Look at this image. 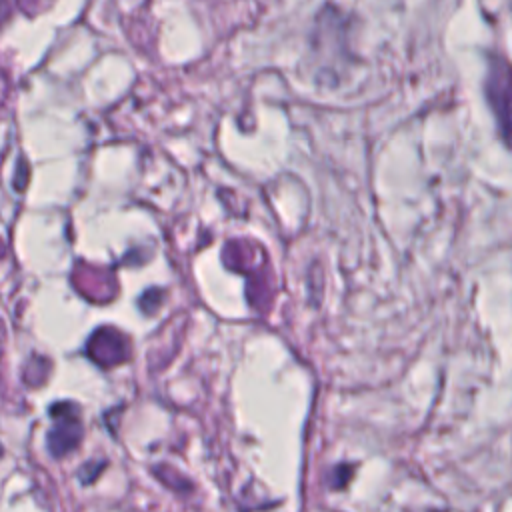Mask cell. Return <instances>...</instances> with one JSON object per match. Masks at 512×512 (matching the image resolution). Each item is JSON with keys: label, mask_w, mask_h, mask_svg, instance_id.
<instances>
[{"label": "cell", "mask_w": 512, "mask_h": 512, "mask_svg": "<svg viewBox=\"0 0 512 512\" xmlns=\"http://www.w3.org/2000/svg\"><path fill=\"white\" fill-rule=\"evenodd\" d=\"M80 438V424L76 418H66L64 422H58L50 434H48V446L54 456L66 454Z\"/></svg>", "instance_id": "obj_1"}]
</instances>
